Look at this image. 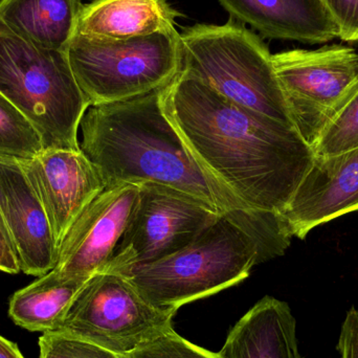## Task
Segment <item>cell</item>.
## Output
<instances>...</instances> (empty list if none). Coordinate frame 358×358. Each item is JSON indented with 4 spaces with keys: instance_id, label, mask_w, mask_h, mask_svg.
<instances>
[{
    "instance_id": "2e32d148",
    "label": "cell",
    "mask_w": 358,
    "mask_h": 358,
    "mask_svg": "<svg viewBox=\"0 0 358 358\" xmlns=\"http://www.w3.org/2000/svg\"><path fill=\"white\" fill-rule=\"evenodd\" d=\"M179 16L166 0H94L82 8L76 34L132 39L176 29Z\"/></svg>"
},
{
    "instance_id": "5b68a950",
    "label": "cell",
    "mask_w": 358,
    "mask_h": 358,
    "mask_svg": "<svg viewBox=\"0 0 358 358\" xmlns=\"http://www.w3.org/2000/svg\"><path fill=\"white\" fill-rule=\"evenodd\" d=\"M180 73L240 106L294 126L273 55L243 23L197 24L180 33Z\"/></svg>"
},
{
    "instance_id": "9c48e42d",
    "label": "cell",
    "mask_w": 358,
    "mask_h": 358,
    "mask_svg": "<svg viewBox=\"0 0 358 358\" xmlns=\"http://www.w3.org/2000/svg\"><path fill=\"white\" fill-rule=\"evenodd\" d=\"M292 124L313 148L334 107L358 75V52L343 44L273 55Z\"/></svg>"
},
{
    "instance_id": "52a82bcc",
    "label": "cell",
    "mask_w": 358,
    "mask_h": 358,
    "mask_svg": "<svg viewBox=\"0 0 358 358\" xmlns=\"http://www.w3.org/2000/svg\"><path fill=\"white\" fill-rule=\"evenodd\" d=\"M176 313L147 302L125 275H92L73 299L60 329L123 357L172 329Z\"/></svg>"
},
{
    "instance_id": "ffe728a7",
    "label": "cell",
    "mask_w": 358,
    "mask_h": 358,
    "mask_svg": "<svg viewBox=\"0 0 358 358\" xmlns=\"http://www.w3.org/2000/svg\"><path fill=\"white\" fill-rule=\"evenodd\" d=\"M43 150L41 136L29 120L0 94V157L25 161Z\"/></svg>"
},
{
    "instance_id": "cb8c5ba5",
    "label": "cell",
    "mask_w": 358,
    "mask_h": 358,
    "mask_svg": "<svg viewBox=\"0 0 358 358\" xmlns=\"http://www.w3.org/2000/svg\"><path fill=\"white\" fill-rule=\"evenodd\" d=\"M336 348L341 358H358V310L355 307L346 313Z\"/></svg>"
},
{
    "instance_id": "ac0fdd59",
    "label": "cell",
    "mask_w": 358,
    "mask_h": 358,
    "mask_svg": "<svg viewBox=\"0 0 358 358\" xmlns=\"http://www.w3.org/2000/svg\"><path fill=\"white\" fill-rule=\"evenodd\" d=\"M90 278L52 269L13 294L8 315L16 325L29 331L59 330L73 299Z\"/></svg>"
},
{
    "instance_id": "9a60e30c",
    "label": "cell",
    "mask_w": 358,
    "mask_h": 358,
    "mask_svg": "<svg viewBox=\"0 0 358 358\" xmlns=\"http://www.w3.org/2000/svg\"><path fill=\"white\" fill-rule=\"evenodd\" d=\"M218 353L221 358H302L292 309L265 296L234 326Z\"/></svg>"
},
{
    "instance_id": "4fadbf2b",
    "label": "cell",
    "mask_w": 358,
    "mask_h": 358,
    "mask_svg": "<svg viewBox=\"0 0 358 358\" xmlns=\"http://www.w3.org/2000/svg\"><path fill=\"white\" fill-rule=\"evenodd\" d=\"M357 210L358 147L315 157L282 215L294 237L305 239L315 227Z\"/></svg>"
},
{
    "instance_id": "d4e9b609",
    "label": "cell",
    "mask_w": 358,
    "mask_h": 358,
    "mask_svg": "<svg viewBox=\"0 0 358 358\" xmlns=\"http://www.w3.org/2000/svg\"><path fill=\"white\" fill-rule=\"evenodd\" d=\"M0 271L10 273V275H16L21 271L14 245L2 222L1 217H0Z\"/></svg>"
},
{
    "instance_id": "6da1fadb",
    "label": "cell",
    "mask_w": 358,
    "mask_h": 358,
    "mask_svg": "<svg viewBox=\"0 0 358 358\" xmlns=\"http://www.w3.org/2000/svg\"><path fill=\"white\" fill-rule=\"evenodd\" d=\"M162 102L210 176L250 210L282 214L315 159L294 126L240 106L180 71L162 90Z\"/></svg>"
},
{
    "instance_id": "5bb4252c",
    "label": "cell",
    "mask_w": 358,
    "mask_h": 358,
    "mask_svg": "<svg viewBox=\"0 0 358 358\" xmlns=\"http://www.w3.org/2000/svg\"><path fill=\"white\" fill-rule=\"evenodd\" d=\"M231 18L264 37L304 44L331 41L340 29L324 0H219Z\"/></svg>"
},
{
    "instance_id": "d6986e66",
    "label": "cell",
    "mask_w": 358,
    "mask_h": 358,
    "mask_svg": "<svg viewBox=\"0 0 358 358\" xmlns=\"http://www.w3.org/2000/svg\"><path fill=\"white\" fill-rule=\"evenodd\" d=\"M357 147L358 75L341 96L313 150L315 157H326Z\"/></svg>"
},
{
    "instance_id": "30bf717a",
    "label": "cell",
    "mask_w": 358,
    "mask_h": 358,
    "mask_svg": "<svg viewBox=\"0 0 358 358\" xmlns=\"http://www.w3.org/2000/svg\"><path fill=\"white\" fill-rule=\"evenodd\" d=\"M140 197V185L105 189L78 217L59 248L54 269L75 277L105 273L127 229Z\"/></svg>"
},
{
    "instance_id": "484cf974",
    "label": "cell",
    "mask_w": 358,
    "mask_h": 358,
    "mask_svg": "<svg viewBox=\"0 0 358 358\" xmlns=\"http://www.w3.org/2000/svg\"><path fill=\"white\" fill-rule=\"evenodd\" d=\"M0 358H24L17 345L0 336Z\"/></svg>"
},
{
    "instance_id": "8992f818",
    "label": "cell",
    "mask_w": 358,
    "mask_h": 358,
    "mask_svg": "<svg viewBox=\"0 0 358 358\" xmlns=\"http://www.w3.org/2000/svg\"><path fill=\"white\" fill-rule=\"evenodd\" d=\"M76 81L90 105L131 100L166 87L180 69V33L127 40L76 34L67 48Z\"/></svg>"
},
{
    "instance_id": "277c9868",
    "label": "cell",
    "mask_w": 358,
    "mask_h": 358,
    "mask_svg": "<svg viewBox=\"0 0 358 358\" xmlns=\"http://www.w3.org/2000/svg\"><path fill=\"white\" fill-rule=\"evenodd\" d=\"M260 263L258 241L222 215L187 248L123 275L152 306L176 313L187 303L240 283Z\"/></svg>"
},
{
    "instance_id": "e0dca14e",
    "label": "cell",
    "mask_w": 358,
    "mask_h": 358,
    "mask_svg": "<svg viewBox=\"0 0 358 358\" xmlns=\"http://www.w3.org/2000/svg\"><path fill=\"white\" fill-rule=\"evenodd\" d=\"M83 6L82 0H0V20L41 48L66 52Z\"/></svg>"
},
{
    "instance_id": "7c38bea8",
    "label": "cell",
    "mask_w": 358,
    "mask_h": 358,
    "mask_svg": "<svg viewBox=\"0 0 358 358\" xmlns=\"http://www.w3.org/2000/svg\"><path fill=\"white\" fill-rule=\"evenodd\" d=\"M0 216L21 271L41 277L56 267L58 245L43 206L18 159L0 157Z\"/></svg>"
},
{
    "instance_id": "603a6c76",
    "label": "cell",
    "mask_w": 358,
    "mask_h": 358,
    "mask_svg": "<svg viewBox=\"0 0 358 358\" xmlns=\"http://www.w3.org/2000/svg\"><path fill=\"white\" fill-rule=\"evenodd\" d=\"M340 29L343 41H358V0H324Z\"/></svg>"
},
{
    "instance_id": "ba28073f",
    "label": "cell",
    "mask_w": 358,
    "mask_h": 358,
    "mask_svg": "<svg viewBox=\"0 0 358 358\" xmlns=\"http://www.w3.org/2000/svg\"><path fill=\"white\" fill-rule=\"evenodd\" d=\"M220 213L178 189L145 182L127 229L105 273L125 275L157 262L195 241Z\"/></svg>"
},
{
    "instance_id": "4316f807",
    "label": "cell",
    "mask_w": 358,
    "mask_h": 358,
    "mask_svg": "<svg viewBox=\"0 0 358 358\" xmlns=\"http://www.w3.org/2000/svg\"><path fill=\"white\" fill-rule=\"evenodd\" d=\"M0 217H1V216H0Z\"/></svg>"
},
{
    "instance_id": "44dd1931",
    "label": "cell",
    "mask_w": 358,
    "mask_h": 358,
    "mask_svg": "<svg viewBox=\"0 0 358 358\" xmlns=\"http://www.w3.org/2000/svg\"><path fill=\"white\" fill-rule=\"evenodd\" d=\"M39 358H121L94 343L62 330L44 332L39 338Z\"/></svg>"
},
{
    "instance_id": "8fae6325",
    "label": "cell",
    "mask_w": 358,
    "mask_h": 358,
    "mask_svg": "<svg viewBox=\"0 0 358 358\" xmlns=\"http://www.w3.org/2000/svg\"><path fill=\"white\" fill-rule=\"evenodd\" d=\"M20 162L39 197L57 245L88 204L106 187L96 166L81 150L43 149Z\"/></svg>"
},
{
    "instance_id": "3957f363",
    "label": "cell",
    "mask_w": 358,
    "mask_h": 358,
    "mask_svg": "<svg viewBox=\"0 0 358 358\" xmlns=\"http://www.w3.org/2000/svg\"><path fill=\"white\" fill-rule=\"evenodd\" d=\"M0 94L41 136L43 149L80 150V123L90 106L66 52L21 37L0 20Z\"/></svg>"
},
{
    "instance_id": "7402d4cb",
    "label": "cell",
    "mask_w": 358,
    "mask_h": 358,
    "mask_svg": "<svg viewBox=\"0 0 358 358\" xmlns=\"http://www.w3.org/2000/svg\"><path fill=\"white\" fill-rule=\"evenodd\" d=\"M121 358H221L179 336L173 328Z\"/></svg>"
},
{
    "instance_id": "7a4b0ae2",
    "label": "cell",
    "mask_w": 358,
    "mask_h": 358,
    "mask_svg": "<svg viewBox=\"0 0 358 358\" xmlns=\"http://www.w3.org/2000/svg\"><path fill=\"white\" fill-rule=\"evenodd\" d=\"M162 90L123 102L90 105L80 123V150L96 166L106 189L157 183L239 220L252 210L194 159L164 113Z\"/></svg>"
}]
</instances>
